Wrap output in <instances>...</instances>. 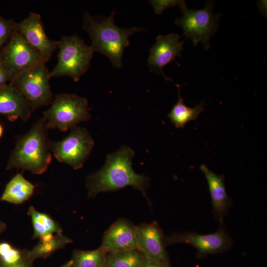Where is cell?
<instances>
[{"instance_id": "23", "label": "cell", "mask_w": 267, "mask_h": 267, "mask_svg": "<svg viewBox=\"0 0 267 267\" xmlns=\"http://www.w3.org/2000/svg\"><path fill=\"white\" fill-rule=\"evenodd\" d=\"M28 257V250L17 249L7 242L0 241V266L16 264Z\"/></svg>"}, {"instance_id": "28", "label": "cell", "mask_w": 267, "mask_h": 267, "mask_svg": "<svg viewBox=\"0 0 267 267\" xmlns=\"http://www.w3.org/2000/svg\"><path fill=\"white\" fill-rule=\"evenodd\" d=\"M10 81L8 77L0 63V87L6 85L8 81Z\"/></svg>"}, {"instance_id": "27", "label": "cell", "mask_w": 267, "mask_h": 267, "mask_svg": "<svg viewBox=\"0 0 267 267\" xmlns=\"http://www.w3.org/2000/svg\"><path fill=\"white\" fill-rule=\"evenodd\" d=\"M33 262H31L28 257L20 262L9 266H0V267H33Z\"/></svg>"}, {"instance_id": "3", "label": "cell", "mask_w": 267, "mask_h": 267, "mask_svg": "<svg viewBox=\"0 0 267 267\" xmlns=\"http://www.w3.org/2000/svg\"><path fill=\"white\" fill-rule=\"evenodd\" d=\"M115 14L113 10L107 17H93L85 12L83 28L91 39V47L93 51L106 55L114 67L120 68L122 67L124 50L130 44L129 37L143 29L117 27L114 22Z\"/></svg>"}, {"instance_id": "13", "label": "cell", "mask_w": 267, "mask_h": 267, "mask_svg": "<svg viewBox=\"0 0 267 267\" xmlns=\"http://www.w3.org/2000/svg\"><path fill=\"white\" fill-rule=\"evenodd\" d=\"M180 37L172 33L166 36L159 35L156 42L150 49L148 65L151 72L163 75L166 80H171L164 72V67L176 57H180L184 40L179 41Z\"/></svg>"}, {"instance_id": "30", "label": "cell", "mask_w": 267, "mask_h": 267, "mask_svg": "<svg viewBox=\"0 0 267 267\" xmlns=\"http://www.w3.org/2000/svg\"><path fill=\"white\" fill-rule=\"evenodd\" d=\"M73 264L72 260L71 259L70 260L68 261L66 263H65L64 264H63L62 266L60 267H72Z\"/></svg>"}, {"instance_id": "16", "label": "cell", "mask_w": 267, "mask_h": 267, "mask_svg": "<svg viewBox=\"0 0 267 267\" xmlns=\"http://www.w3.org/2000/svg\"><path fill=\"white\" fill-rule=\"evenodd\" d=\"M200 170L204 174L209 187L214 214L221 223L228 212L232 201L228 196L224 185V177L219 175L202 164Z\"/></svg>"}, {"instance_id": "7", "label": "cell", "mask_w": 267, "mask_h": 267, "mask_svg": "<svg viewBox=\"0 0 267 267\" xmlns=\"http://www.w3.org/2000/svg\"><path fill=\"white\" fill-rule=\"evenodd\" d=\"M42 63H46L17 31L10 37L0 51V63L11 82L21 74Z\"/></svg>"}, {"instance_id": "4", "label": "cell", "mask_w": 267, "mask_h": 267, "mask_svg": "<svg viewBox=\"0 0 267 267\" xmlns=\"http://www.w3.org/2000/svg\"><path fill=\"white\" fill-rule=\"evenodd\" d=\"M57 45L58 62L49 72L50 78L65 76L78 82L90 67L93 49L77 35L62 37Z\"/></svg>"}, {"instance_id": "11", "label": "cell", "mask_w": 267, "mask_h": 267, "mask_svg": "<svg viewBox=\"0 0 267 267\" xmlns=\"http://www.w3.org/2000/svg\"><path fill=\"white\" fill-rule=\"evenodd\" d=\"M14 29L22 35L45 62L58 49L57 41H52L47 36L41 17L38 13L30 12L22 21L15 23Z\"/></svg>"}, {"instance_id": "17", "label": "cell", "mask_w": 267, "mask_h": 267, "mask_svg": "<svg viewBox=\"0 0 267 267\" xmlns=\"http://www.w3.org/2000/svg\"><path fill=\"white\" fill-rule=\"evenodd\" d=\"M35 186L18 173L7 183L0 200L16 205L21 204L34 194Z\"/></svg>"}, {"instance_id": "29", "label": "cell", "mask_w": 267, "mask_h": 267, "mask_svg": "<svg viewBox=\"0 0 267 267\" xmlns=\"http://www.w3.org/2000/svg\"><path fill=\"white\" fill-rule=\"evenodd\" d=\"M7 229V225L2 221H0V236Z\"/></svg>"}, {"instance_id": "15", "label": "cell", "mask_w": 267, "mask_h": 267, "mask_svg": "<svg viewBox=\"0 0 267 267\" xmlns=\"http://www.w3.org/2000/svg\"><path fill=\"white\" fill-rule=\"evenodd\" d=\"M33 112L28 101L13 85L0 87V115L10 121L21 119L26 122Z\"/></svg>"}, {"instance_id": "2", "label": "cell", "mask_w": 267, "mask_h": 267, "mask_svg": "<svg viewBox=\"0 0 267 267\" xmlns=\"http://www.w3.org/2000/svg\"><path fill=\"white\" fill-rule=\"evenodd\" d=\"M48 128L44 117L18 136L8 160L6 170H22L35 175L45 172L52 160Z\"/></svg>"}, {"instance_id": "1", "label": "cell", "mask_w": 267, "mask_h": 267, "mask_svg": "<svg viewBox=\"0 0 267 267\" xmlns=\"http://www.w3.org/2000/svg\"><path fill=\"white\" fill-rule=\"evenodd\" d=\"M134 156V151L125 145L108 154L103 167L87 178L86 185L89 197L94 198L100 192L117 190L129 186L146 195L149 178L134 171L132 160Z\"/></svg>"}, {"instance_id": "20", "label": "cell", "mask_w": 267, "mask_h": 267, "mask_svg": "<svg viewBox=\"0 0 267 267\" xmlns=\"http://www.w3.org/2000/svg\"><path fill=\"white\" fill-rule=\"evenodd\" d=\"M28 214L31 218L33 228V239L49 234L62 233L60 224L48 214L39 212L33 206L29 208Z\"/></svg>"}, {"instance_id": "8", "label": "cell", "mask_w": 267, "mask_h": 267, "mask_svg": "<svg viewBox=\"0 0 267 267\" xmlns=\"http://www.w3.org/2000/svg\"><path fill=\"white\" fill-rule=\"evenodd\" d=\"M93 146L94 141L88 131L76 126L63 139L51 141L50 151L57 161L76 170L83 167Z\"/></svg>"}, {"instance_id": "14", "label": "cell", "mask_w": 267, "mask_h": 267, "mask_svg": "<svg viewBox=\"0 0 267 267\" xmlns=\"http://www.w3.org/2000/svg\"><path fill=\"white\" fill-rule=\"evenodd\" d=\"M136 226L120 219L105 232L100 246L107 254L137 249Z\"/></svg>"}, {"instance_id": "21", "label": "cell", "mask_w": 267, "mask_h": 267, "mask_svg": "<svg viewBox=\"0 0 267 267\" xmlns=\"http://www.w3.org/2000/svg\"><path fill=\"white\" fill-rule=\"evenodd\" d=\"M107 255L100 247L90 251L75 250L72 267H105Z\"/></svg>"}, {"instance_id": "5", "label": "cell", "mask_w": 267, "mask_h": 267, "mask_svg": "<svg viewBox=\"0 0 267 267\" xmlns=\"http://www.w3.org/2000/svg\"><path fill=\"white\" fill-rule=\"evenodd\" d=\"M44 112L48 129L65 132L91 117L87 98L73 93H59Z\"/></svg>"}, {"instance_id": "22", "label": "cell", "mask_w": 267, "mask_h": 267, "mask_svg": "<svg viewBox=\"0 0 267 267\" xmlns=\"http://www.w3.org/2000/svg\"><path fill=\"white\" fill-rule=\"evenodd\" d=\"M142 257L138 249L107 254L105 267H140Z\"/></svg>"}, {"instance_id": "12", "label": "cell", "mask_w": 267, "mask_h": 267, "mask_svg": "<svg viewBox=\"0 0 267 267\" xmlns=\"http://www.w3.org/2000/svg\"><path fill=\"white\" fill-rule=\"evenodd\" d=\"M165 237L162 229L156 222L144 223L136 226L137 249L151 260L169 265Z\"/></svg>"}, {"instance_id": "6", "label": "cell", "mask_w": 267, "mask_h": 267, "mask_svg": "<svg viewBox=\"0 0 267 267\" xmlns=\"http://www.w3.org/2000/svg\"><path fill=\"white\" fill-rule=\"evenodd\" d=\"M214 2L207 0L204 8L200 10L189 9L185 3L179 8L183 16L175 20V24L183 30L182 36L190 38L194 46L198 43H203L206 50L210 47V39L217 32L220 14L213 13Z\"/></svg>"}, {"instance_id": "26", "label": "cell", "mask_w": 267, "mask_h": 267, "mask_svg": "<svg viewBox=\"0 0 267 267\" xmlns=\"http://www.w3.org/2000/svg\"><path fill=\"white\" fill-rule=\"evenodd\" d=\"M140 267H170V265L156 262L143 255Z\"/></svg>"}, {"instance_id": "25", "label": "cell", "mask_w": 267, "mask_h": 267, "mask_svg": "<svg viewBox=\"0 0 267 267\" xmlns=\"http://www.w3.org/2000/svg\"><path fill=\"white\" fill-rule=\"evenodd\" d=\"M149 3L152 6L154 12L160 14L167 8L177 5L180 7L185 2L184 0H150Z\"/></svg>"}, {"instance_id": "10", "label": "cell", "mask_w": 267, "mask_h": 267, "mask_svg": "<svg viewBox=\"0 0 267 267\" xmlns=\"http://www.w3.org/2000/svg\"><path fill=\"white\" fill-rule=\"evenodd\" d=\"M165 246L176 243H187L194 246L199 256L222 252L229 249L233 241L223 225L217 231L207 234L186 231L174 233L165 237Z\"/></svg>"}, {"instance_id": "24", "label": "cell", "mask_w": 267, "mask_h": 267, "mask_svg": "<svg viewBox=\"0 0 267 267\" xmlns=\"http://www.w3.org/2000/svg\"><path fill=\"white\" fill-rule=\"evenodd\" d=\"M15 22L0 16V51L8 41L14 29Z\"/></svg>"}, {"instance_id": "18", "label": "cell", "mask_w": 267, "mask_h": 267, "mask_svg": "<svg viewBox=\"0 0 267 267\" xmlns=\"http://www.w3.org/2000/svg\"><path fill=\"white\" fill-rule=\"evenodd\" d=\"M39 243L28 250V258L32 262L38 259H45L55 251L64 248L72 240L62 233L49 234L40 238Z\"/></svg>"}, {"instance_id": "31", "label": "cell", "mask_w": 267, "mask_h": 267, "mask_svg": "<svg viewBox=\"0 0 267 267\" xmlns=\"http://www.w3.org/2000/svg\"><path fill=\"white\" fill-rule=\"evenodd\" d=\"M4 132V129L2 125L0 123V139L3 135Z\"/></svg>"}, {"instance_id": "9", "label": "cell", "mask_w": 267, "mask_h": 267, "mask_svg": "<svg viewBox=\"0 0 267 267\" xmlns=\"http://www.w3.org/2000/svg\"><path fill=\"white\" fill-rule=\"evenodd\" d=\"M45 63L27 70L10 82L24 96L34 111L51 103L53 95Z\"/></svg>"}, {"instance_id": "19", "label": "cell", "mask_w": 267, "mask_h": 267, "mask_svg": "<svg viewBox=\"0 0 267 267\" xmlns=\"http://www.w3.org/2000/svg\"><path fill=\"white\" fill-rule=\"evenodd\" d=\"M178 98L174 104L168 117L177 128H183L189 121L196 119L199 115L204 110V101H203L194 107H187L180 96V85L176 84Z\"/></svg>"}]
</instances>
